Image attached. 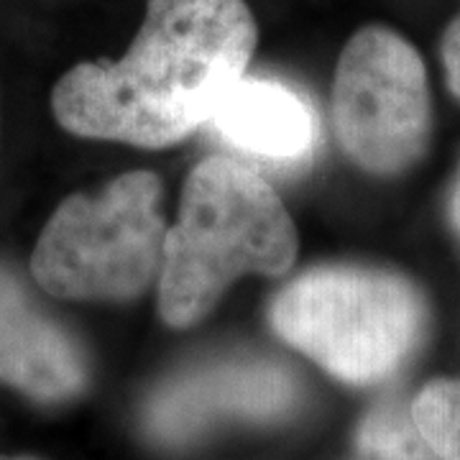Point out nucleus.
<instances>
[{"instance_id": "nucleus-1", "label": "nucleus", "mask_w": 460, "mask_h": 460, "mask_svg": "<svg viewBox=\"0 0 460 460\" xmlns=\"http://www.w3.org/2000/svg\"><path fill=\"white\" fill-rule=\"evenodd\" d=\"M259 29L243 0H148L118 62L72 66L51 93L65 131L164 148L208 126L246 77Z\"/></svg>"}, {"instance_id": "nucleus-2", "label": "nucleus", "mask_w": 460, "mask_h": 460, "mask_svg": "<svg viewBox=\"0 0 460 460\" xmlns=\"http://www.w3.org/2000/svg\"><path fill=\"white\" fill-rule=\"evenodd\" d=\"M296 228L274 187L230 156H208L184 181L166 228L159 313L172 328L199 323L243 277H281L296 261Z\"/></svg>"}, {"instance_id": "nucleus-3", "label": "nucleus", "mask_w": 460, "mask_h": 460, "mask_svg": "<svg viewBox=\"0 0 460 460\" xmlns=\"http://www.w3.org/2000/svg\"><path fill=\"white\" fill-rule=\"evenodd\" d=\"M271 328L330 376L368 386L410 361L428 305L410 279L368 266H317L289 281L269 310Z\"/></svg>"}, {"instance_id": "nucleus-4", "label": "nucleus", "mask_w": 460, "mask_h": 460, "mask_svg": "<svg viewBox=\"0 0 460 460\" xmlns=\"http://www.w3.org/2000/svg\"><path fill=\"white\" fill-rule=\"evenodd\" d=\"M164 241L162 181L128 172L100 195L80 192L54 210L33 248L31 274L59 299L126 302L159 279Z\"/></svg>"}, {"instance_id": "nucleus-5", "label": "nucleus", "mask_w": 460, "mask_h": 460, "mask_svg": "<svg viewBox=\"0 0 460 460\" xmlns=\"http://www.w3.org/2000/svg\"><path fill=\"white\" fill-rule=\"evenodd\" d=\"M343 151L371 174H396L428 148V72L410 41L368 26L345 44L332 84Z\"/></svg>"}, {"instance_id": "nucleus-6", "label": "nucleus", "mask_w": 460, "mask_h": 460, "mask_svg": "<svg viewBox=\"0 0 460 460\" xmlns=\"http://www.w3.org/2000/svg\"><path fill=\"white\" fill-rule=\"evenodd\" d=\"M299 381L271 358L202 363L162 384L144 411L148 435L162 445H187L230 422H274L299 404Z\"/></svg>"}, {"instance_id": "nucleus-7", "label": "nucleus", "mask_w": 460, "mask_h": 460, "mask_svg": "<svg viewBox=\"0 0 460 460\" xmlns=\"http://www.w3.org/2000/svg\"><path fill=\"white\" fill-rule=\"evenodd\" d=\"M90 368L80 343L0 266V384L41 404L80 396Z\"/></svg>"}, {"instance_id": "nucleus-8", "label": "nucleus", "mask_w": 460, "mask_h": 460, "mask_svg": "<svg viewBox=\"0 0 460 460\" xmlns=\"http://www.w3.org/2000/svg\"><path fill=\"white\" fill-rule=\"evenodd\" d=\"M213 131L251 156L295 164L313 156L320 123L310 102L287 84L243 77L210 118Z\"/></svg>"}, {"instance_id": "nucleus-9", "label": "nucleus", "mask_w": 460, "mask_h": 460, "mask_svg": "<svg viewBox=\"0 0 460 460\" xmlns=\"http://www.w3.org/2000/svg\"><path fill=\"white\" fill-rule=\"evenodd\" d=\"M356 447L368 460H440L402 399H386L366 414Z\"/></svg>"}, {"instance_id": "nucleus-10", "label": "nucleus", "mask_w": 460, "mask_h": 460, "mask_svg": "<svg viewBox=\"0 0 460 460\" xmlns=\"http://www.w3.org/2000/svg\"><path fill=\"white\" fill-rule=\"evenodd\" d=\"M414 422L440 460H460V381H432L411 402Z\"/></svg>"}, {"instance_id": "nucleus-11", "label": "nucleus", "mask_w": 460, "mask_h": 460, "mask_svg": "<svg viewBox=\"0 0 460 460\" xmlns=\"http://www.w3.org/2000/svg\"><path fill=\"white\" fill-rule=\"evenodd\" d=\"M443 62L445 72H447V84L460 98V13L447 26L443 36Z\"/></svg>"}, {"instance_id": "nucleus-12", "label": "nucleus", "mask_w": 460, "mask_h": 460, "mask_svg": "<svg viewBox=\"0 0 460 460\" xmlns=\"http://www.w3.org/2000/svg\"><path fill=\"white\" fill-rule=\"evenodd\" d=\"M450 217H453V226L460 235V177L456 181V190H453V199H450Z\"/></svg>"}, {"instance_id": "nucleus-13", "label": "nucleus", "mask_w": 460, "mask_h": 460, "mask_svg": "<svg viewBox=\"0 0 460 460\" xmlns=\"http://www.w3.org/2000/svg\"><path fill=\"white\" fill-rule=\"evenodd\" d=\"M0 460H41V458H33V456H16V458H0Z\"/></svg>"}, {"instance_id": "nucleus-14", "label": "nucleus", "mask_w": 460, "mask_h": 460, "mask_svg": "<svg viewBox=\"0 0 460 460\" xmlns=\"http://www.w3.org/2000/svg\"><path fill=\"white\" fill-rule=\"evenodd\" d=\"M358 460H368V458H363V456H361V458H358Z\"/></svg>"}]
</instances>
